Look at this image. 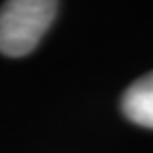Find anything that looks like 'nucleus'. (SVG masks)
Instances as JSON below:
<instances>
[{
    "instance_id": "f257e3e1",
    "label": "nucleus",
    "mask_w": 153,
    "mask_h": 153,
    "mask_svg": "<svg viewBox=\"0 0 153 153\" xmlns=\"http://www.w3.org/2000/svg\"><path fill=\"white\" fill-rule=\"evenodd\" d=\"M57 13L53 0H11L0 9V53L28 55L49 30Z\"/></svg>"
},
{
    "instance_id": "f03ea898",
    "label": "nucleus",
    "mask_w": 153,
    "mask_h": 153,
    "mask_svg": "<svg viewBox=\"0 0 153 153\" xmlns=\"http://www.w3.org/2000/svg\"><path fill=\"white\" fill-rule=\"evenodd\" d=\"M121 111L132 123L153 128V72L143 74L123 91Z\"/></svg>"
}]
</instances>
